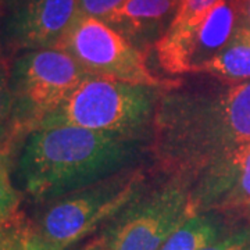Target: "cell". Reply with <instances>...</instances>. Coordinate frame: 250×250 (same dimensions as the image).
Masks as SVG:
<instances>
[{"instance_id":"2e32d148","label":"cell","mask_w":250,"mask_h":250,"mask_svg":"<svg viewBox=\"0 0 250 250\" xmlns=\"http://www.w3.org/2000/svg\"><path fill=\"white\" fill-rule=\"evenodd\" d=\"M21 192L13 184L10 157L0 156V223L11 221L20 215Z\"/></svg>"},{"instance_id":"9c48e42d","label":"cell","mask_w":250,"mask_h":250,"mask_svg":"<svg viewBox=\"0 0 250 250\" xmlns=\"http://www.w3.org/2000/svg\"><path fill=\"white\" fill-rule=\"evenodd\" d=\"M193 190V213L250 207V146L213 163L203 172Z\"/></svg>"},{"instance_id":"4fadbf2b","label":"cell","mask_w":250,"mask_h":250,"mask_svg":"<svg viewBox=\"0 0 250 250\" xmlns=\"http://www.w3.org/2000/svg\"><path fill=\"white\" fill-rule=\"evenodd\" d=\"M196 72L211 74L229 83L250 81V32L238 27L229 42L197 68Z\"/></svg>"},{"instance_id":"30bf717a","label":"cell","mask_w":250,"mask_h":250,"mask_svg":"<svg viewBox=\"0 0 250 250\" xmlns=\"http://www.w3.org/2000/svg\"><path fill=\"white\" fill-rule=\"evenodd\" d=\"M220 0H182L167 31L156 43L161 67L170 74L188 72L189 49L197 28Z\"/></svg>"},{"instance_id":"44dd1931","label":"cell","mask_w":250,"mask_h":250,"mask_svg":"<svg viewBox=\"0 0 250 250\" xmlns=\"http://www.w3.org/2000/svg\"><path fill=\"white\" fill-rule=\"evenodd\" d=\"M238 6V27L250 32V0H236Z\"/></svg>"},{"instance_id":"52a82bcc","label":"cell","mask_w":250,"mask_h":250,"mask_svg":"<svg viewBox=\"0 0 250 250\" xmlns=\"http://www.w3.org/2000/svg\"><path fill=\"white\" fill-rule=\"evenodd\" d=\"M193 214L190 189L184 178L175 179L129 208L107 250H159Z\"/></svg>"},{"instance_id":"d6986e66","label":"cell","mask_w":250,"mask_h":250,"mask_svg":"<svg viewBox=\"0 0 250 250\" xmlns=\"http://www.w3.org/2000/svg\"><path fill=\"white\" fill-rule=\"evenodd\" d=\"M200 250H250V229L221 235Z\"/></svg>"},{"instance_id":"603a6c76","label":"cell","mask_w":250,"mask_h":250,"mask_svg":"<svg viewBox=\"0 0 250 250\" xmlns=\"http://www.w3.org/2000/svg\"><path fill=\"white\" fill-rule=\"evenodd\" d=\"M88 250H107V246H103V248H99V246H96V248H92V249H88Z\"/></svg>"},{"instance_id":"9a60e30c","label":"cell","mask_w":250,"mask_h":250,"mask_svg":"<svg viewBox=\"0 0 250 250\" xmlns=\"http://www.w3.org/2000/svg\"><path fill=\"white\" fill-rule=\"evenodd\" d=\"M14 138V99L11 90V59L0 47V156H11Z\"/></svg>"},{"instance_id":"6da1fadb","label":"cell","mask_w":250,"mask_h":250,"mask_svg":"<svg viewBox=\"0 0 250 250\" xmlns=\"http://www.w3.org/2000/svg\"><path fill=\"white\" fill-rule=\"evenodd\" d=\"M153 150L179 178L250 146V81L210 93H174L154 111Z\"/></svg>"},{"instance_id":"ba28073f","label":"cell","mask_w":250,"mask_h":250,"mask_svg":"<svg viewBox=\"0 0 250 250\" xmlns=\"http://www.w3.org/2000/svg\"><path fill=\"white\" fill-rule=\"evenodd\" d=\"M81 16L78 0H27L0 14L4 54L57 47Z\"/></svg>"},{"instance_id":"e0dca14e","label":"cell","mask_w":250,"mask_h":250,"mask_svg":"<svg viewBox=\"0 0 250 250\" xmlns=\"http://www.w3.org/2000/svg\"><path fill=\"white\" fill-rule=\"evenodd\" d=\"M32 225L20 215L11 221L0 223V250H21Z\"/></svg>"},{"instance_id":"5bb4252c","label":"cell","mask_w":250,"mask_h":250,"mask_svg":"<svg viewBox=\"0 0 250 250\" xmlns=\"http://www.w3.org/2000/svg\"><path fill=\"white\" fill-rule=\"evenodd\" d=\"M220 236V225L214 218L199 213L177 228L159 250H200Z\"/></svg>"},{"instance_id":"8992f818","label":"cell","mask_w":250,"mask_h":250,"mask_svg":"<svg viewBox=\"0 0 250 250\" xmlns=\"http://www.w3.org/2000/svg\"><path fill=\"white\" fill-rule=\"evenodd\" d=\"M72 56L89 77L138 83L150 88H172L177 82L157 78L145 54L108 24L80 16L57 46Z\"/></svg>"},{"instance_id":"7c38bea8","label":"cell","mask_w":250,"mask_h":250,"mask_svg":"<svg viewBox=\"0 0 250 250\" xmlns=\"http://www.w3.org/2000/svg\"><path fill=\"white\" fill-rule=\"evenodd\" d=\"M177 10L174 0H124L106 24L125 36L156 34Z\"/></svg>"},{"instance_id":"8fae6325","label":"cell","mask_w":250,"mask_h":250,"mask_svg":"<svg viewBox=\"0 0 250 250\" xmlns=\"http://www.w3.org/2000/svg\"><path fill=\"white\" fill-rule=\"evenodd\" d=\"M236 28V0H220L206 16L193 36L188 57V72H196L200 65L213 59L229 42Z\"/></svg>"},{"instance_id":"3957f363","label":"cell","mask_w":250,"mask_h":250,"mask_svg":"<svg viewBox=\"0 0 250 250\" xmlns=\"http://www.w3.org/2000/svg\"><path fill=\"white\" fill-rule=\"evenodd\" d=\"M156 106V88L88 77L38 128L67 125L128 138L152 120Z\"/></svg>"},{"instance_id":"7a4b0ae2","label":"cell","mask_w":250,"mask_h":250,"mask_svg":"<svg viewBox=\"0 0 250 250\" xmlns=\"http://www.w3.org/2000/svg\"><path fill=\"white\" fill-rule=\"evenodd\" d=\"M16 163L20 192L50 200L75 192L124 160L126 138L78 126H50L21 139Z\"/></svg>"},{"instance_id":"277c9868","label":"cell","mask_w":250,"mask_h":250,"mask_svg":"<svg viewBox=\"0 0 250 250\" xmlns=\"http://www.w3.org/2000/svg\"><path fill=\"white\" fill-rule=\"evenodd\" d=\"M89 75L59 47L18 53L11 60L16 143L36 129Z\"/></svg>"},{"instance_id":"ffe728a7","label":"cell","mask_w":250,"mask_h":250,"mask_svg":"<svg viewBox=\"0 0 250 250\" xmlns=\"http://www.w3.org/2000/svg\"><path fill=\"white\" fill-rule=\"evenodd\" d=\"M21 250H53L50 249L47 245H46L43 239L39 236V233L36 232L35 227H32V229L29 231L28 233L27 239L24 242V245H22V248Z\"/></svg>"},{"instance_id":"5b68a950","label":"cell","mask_w":250,"mask_h":250,"mask_svg":"<svg viewBox=\"0 0 250 250\" xmlns=\"http://www.w3.org/2000/svg\"><path fill=\"white\" fill-rule=\"evenodd\" d=\"M141 182L142 175L134 172L57 197L41 217L36 232L50 249L65 250L129 205Z\"/></svg>"},{"instance_id":"ac0fdd59","label":"cell","mask_w":250,"mask_h":250,"mask_svg":"<svg viewBox=\"0 0 250 250\" xmlns=\"http://www.w3.org/2000/svg\"><path fill=\"white\" fill-rule=\"evenodd\" d=\"M124 0H78L81 16L92 17L106 22Z\"/></svg>"},{"instance_id":"cb8c5ba5","label":"cell","mask_w":250,"mask_h":250,"mask_svg":"<svg viewBox=\"0 0 250 250\" xmlns=\"http://www.w3.org/2000/svg\"><path fill=\"white\" fill-rule=\"evenodd\" d=\"M174 3H175V4H177V6L179 7V4L182 3V0H174Z\"/></svg>"},{"instance_id":"7402d4cb","label":"cell","mask_w":250,"mask_h":250,"mask_svg":"<svg viewBox=\"0 0 250 250\" xmlns=\"http://www.w3.org/2000/svg\"><path fill=\"white\" fill-rule=\"evenodd\" d=\"M25 1L27 0H0V14L16 9V7H18L22 3H25Z\"/></svg>"}]
</instances>
